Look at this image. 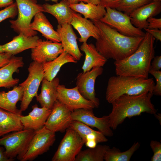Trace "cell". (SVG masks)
<instances>
[{
  "label": "cell",
  "instance_id": "obj_1",
  "mask_svg": "<svg viewBox=\"0 0 161 161\" xmlns=\"http://www.w3.org/2000/svg\"><path fill=\"white\" fill-rule=\"evenodd\" d=\"M92 22L100 32L96 48L107 59L117 61L127 58L137 49L144 37L126 36L100 21Z\"/></svg>",
  "mask_w": 161,
  "mask_h": 161
},
{
  "label": "cell",
  "instance_id": "obj_2",
  "mask_svg": "<svg viewBox=\"0 0 161 161\" xmlns=\"http://www.w3.org/2000/svg\"><path fill=\"white\" fill-rule=\"evenodd\" d=\"M155 38L147 32L137 49L127 58L115 61L116 75L148 78L151 63L155 57Z\"/></svg>",
  "mask_w": 161,
  "mask_h": 161
},
{
  "label": "cell",
  "instance_id": "obj_3",
  "mask_svg": "<svg viewBox=\"0 0 161 161\" xmlns=\"http://www.w3.org/2000/svg\"><path fill=\"white\" fill-rule=\"evenodd\" d=\"M152 93L145 92L136 95H123L111 103L112 109L108 115L111 129H116L127 117L138 116L143 112L155 115L157 111L152 103Z\"/></svg>",
  "mask_w": 161,
  "mask_h": 161
},
{
  "label": "cell",
  "instance_id": "obj_4",
  "mask_svg": "<svg viewBox=\"0 0 161 161\" xmlns=\"http://www.w3.org/2000/svg\"><path fill=\"white\" fill-rule=\"evenodd\" d=\"M155 85L153 78L131 76L117 75L110 77L106 91V99L111 103L124 94L136 95L145 92L153 93Z\"/></svg>",
  "mask_w": 161,
  "mask_h": 161
},
{
  "label": "cell",
  "instance_id": "obj_5",
  "mask_svg": "<svg viewBox=\"0 0 161 161\" xmlns=\"http://www.w3.org/2000/svg\"><path fill=\"white\" fill-rule=\"evenodd\" d=\"M18 16L15 20L9 21L10 27L18 34L27 36L36 35V31L32 30L30 25L32 18L37 13L44 12L43 6L35 0H16Z\"/></svg>",
  "mask_w": 161,
  "mask_h": 161
},
{
  "label": "cell",
  "instance_id": "obj_6",
  "mask_svg": "<svg viewBox=\"0 0 161 161\" xmlns=\"http://www.w3.org/2000/svg\"><path fill=\"white\" fill-rule=\"evenodd\" d=\"M35 133V131L32 129H23L2 136L0 138V146L4 147L6 157L13 160L17 157L21 161Z\"/></svg>",
  "mask_w": 161,
  "mask_h": 161
},
{
  "label": "cell",
  "instance_id": "obj_7",
  "mask_svg": "<svg viewBox=\"0 0 161 161\" xmlns=\"http://www.w3.org/2000/svg\"><path fill=\"white\" fill-rule=\"evenodd\" d=\"M106 13L100 21L120 33L132 37H144L145 33L131 23L129 15L115 9L105 8Z\"/></svg>",
  "mask_w": 161,
  "mask_h": 161
},
{
  "label": "cell",
  "instance_id": "obj_8",
  "mask_svg": "<svg viewBox=\"0 0 161 161\" xmlns=\"http://www.w3.org/2000/svg\"><path fill=\"white\" fill-rule=\"evenodd\" d=\"M28 70L27 78L19 84L23 88L20 109L22 112L28 108L33 98L38 95V88L44 77L42 64L33 61L30 64Z\"/></svg>",
  "mask_w": 161,
  "mask_h": 161
},
{
  "label": "cell",
  "instance_id": "obj_9",
  "mask_svg": "<svg viewBox=\"0 0 161 161\" xmlns=\"http://www.w3.org/2000/svg\"><path fill=\"white\" fill-rule=\"evenodd\" d=\"M54 155L52 161H75L84 142L74 129L69 127Z\"/></svg>",
  "mask_w": 161,
  "mask_h": 161
},
{
  "label": "cell",
  "instance_id": "obj_10",
  "mask_svg": "<svg viewBox=\"0 0 161 161\" xmlns=\"http://www.w3.org/2000/svg\"><path fill=\"white\" fill-rule=\"evenodd\" d=\"M56 139L55 133L44 126L35 131L27 151L21 161H31L48 151Z\"/></svg>",
  "mask_w": 161,
  "mask_h": 161
},
{
  "label": "cell",
  "instance_id": "obj_11",
  "mask_svg": "<svg viewBox=\"0 0 161 161\" xmlns=\"http://www.w3.org/2000/svg\"><path fill=\"white\" fill-rule=\"evenodd\" d=\"M102 67H96L85 72L78 73L76 77V86L81 94L91 101L95 108H98L100 101L96 96L95 83L96 80L103 72Z\"/></svg>",
  "mask_w": 161,
  "mask_h": 161
},
{
  "label": "cell",
  "instance_id": "obj_12",
  "mask_svg": "<svg viewBox=\"0 0 161 161\" xmlns=\"http://www.w3.org/2000/svg\"><path fill=\"white\" fill-rule=\"evenodd\" d=\"M57 100L72 112L79 109H93L95 108L91 101L81 94L76 86L68 88L59 84L57 88Z\"/></svg>",
  "mask_w": 161,
  "mask_h": 161
},
{
  "label": "cell",
  "instance_id": "obj_13",
  "mask_svg": "<svg viewBox=\"0 0 161 161\" xmlns=\"http://www.w3.org/2000/svg\"><path fill=\"white\" fill-rule=\"evenodd\" d=\"M72 112L57 100L44 126L48 130L55 133L64 132L69 127L73 120L71 116Z\"/></svg>",
  "mask_w": 161,
  "mask_h": 161
},
{
  "label": "cell",
  "instance_id": "obj_14",
  "mask_svg": "<svg viewBox=\"0 0 161 161\" xmlns=\"http://www.w3.org/2000/svg\"><path fill=\"white\" fill-rule=\"evenodd\" d=\"M71 116L72 120L78 121L89 126L95 127L106 137H111L113 135L109 124V115L98 117L95 116L93 109H80L72 112Z\"/></svg>",
  "mask_w": 161,
  "mask_h": 161
},
{
  "label": "cell",
  "instance_id": "obj_15",
  "mask_svg": "<svg viewBox=\"0 0 161 161\" xmlns=\"http://www.w3.org/2000/svg\"><path fill=\"white\" fill-rule=\"evenodd\" d=\"M63 51L61 43L41 39L36 46L31 49V58L33 61L43 64L53 60Z\"/></svg>",
  "mask_w": 161,
  "mask_h": 161
},
{
  "label": "cell",
  "instance_id": "obj_16",
  "mask_svg": "<svg viewBox=\"0 0 161 161\" xmlns=\"http://www.w3.org/2000/svg\"><path fill=\"white\" fill-rule=\"evenodd\" d=\"M56 31L59 33L63 49L77 61L79 60L83 54L80 52L77 42V37L70 24L57 26Z\"/></svg>",
  "mask_w": 161,
  "mask_h": 161
},
{
  "label": "cell",
  "instance_id": "obj_17",
  "mask_svg": "<svg viewBox=\"0 0 161 161\" xmlns=\"http://www.w3.org/2000/svg\"><path fill=\"white\" fill-rule=\"evenodd\" d=\"M161 12V1H154L143 5L134 10L129 15L131 24L141 30L147 28V20Z\"/></svg>",
  "mask_w": 161,
  "mask_h": 161
},
{
  "label": "cell",
  "instance_id": "obj_18",
  "mask_svg": "<svg viewBox=\"0 0 161 161\" xmlns=\"http://www.w3.org/2000/svg\"><path fill=\"white\" fill-rule=\"evenodd\" d=\"M70 24L78 32L80 37L79 41L81 43H87L88 38L91 37L96 40L100 36L98 27L91 21L83 17L80 14L74 13Z\"/></svg>",
  "mask_w": 161,
  "mask_h": 161
},
{
  "label": "cell",
  "instance_id": "obj_19",
  "mask_svg": "<svg viewBox=\"0 0 161 161\" xmlns=\"http://www.w3.org/2000/svg\"><path fill=\"white\" fill-rule=\"evenodd\" d=\"M32 110L27 116H21V121L24 129H32L35 131L44 127L51 113L52 109L44 107L39 108L37 104L32 106Z\"/></svg>",
  "mask_w": 161,
  "mask_h": 161
},
{
  "label": "cell",
  "instance_id": "obj_20",
  "mask_svg": "<svg viewBox=\"0 0 161 161\" xmlns=\"http://www.w3.org/2000/svg\"><path fill=\"white\" fill-rule=\"evenodd\" d=\"M24 65L22 57L12 55L9 62L0 68V87L10 89L16 85L19 80L13 78V75L19 71V69Z\"/></svg>",
  "mask_w": 161,
  "mask_h": 161
},
{
  "label": "cell",
  "instance_id": "obj_21",
  "mask_svg": "<svg viewBox=\"0 0 161 161\" xmlns=\"http://www.w3.org/2000/svg\"><path fill=\"white\" fill-rule=\"evenodd\" d=\"M18 34L10 42L2 45L4 52L14 55L26 49L34 48L41 39L37 35L27 36L23 34Z\"/></svg>",
  "mask_w": 161,
  "mask_h": 161
},
{
  "label": "cell",
  "instance_id": "obj_22",
  "mask_svg": "<svg viewBox=\"0 0 161 161\" xmlns=\"http://www.w3.org/2000/svg\"><path fill=\"white\" fill-rule=\"evenodd\" d=\"M41 92L36 97L41 107L52 109L57 100V88L60 80L55 77L51 81L44 78L42 82Z\"/></svg>",
  "mask_w": 161,
  "mask_h": 161
},
{
  "label": "cell",
  "instance_id": "obj_23",
  "mask_svg": "<svg viewBox=\"0 0 161 161\" xmlns=\"http://www.w3.org/2000/svg\"><path fill=\"white\" fill-rule=\"evenodd\" d=\"M42 6L44 12L53 16L60 25L70 24L73 14L76 12L70 8L67 0H62L60 2L53 4L46 3Z\"/></svg>",
  "mask_w": 161,
  "mask_h": 161
},
{
  "label": "cell",
  "instance_id": "obj_24",
  "mask_svg": "<svg viewBox=\"0 0 161 161\" xmlns=\"http://www.w3.org/2000/svg\"><path fill=\"white\" fill-rule=\"evenodd\" d=\"M30 27L32 30L40 32L47 40L55 43L61 42L59 33L54 30L42 12H39L35 15L33 21L31 23Z\"/></svg>",
  "mask_w": 161,
  "mask_h": 161
},
{
  "label": "cell",
  "instance_id": "obj_25",
  "mask_svg": "<svg viewBox=\"0 0 161 161\" xmlns=\"http://www.w3.org/2000/svg\"><path fill=\"white\" fill-rule=\"evenodd\" d=\"M23 88L21 86H15L13 89L7 92H0V108L17 114L22 115V112L17 108V103L21 101Z\"/></svg>",
  "mask_w": 161,
  "mask_h": 161
},
{
  "label": "cell",
  "instance_id": "obj_26",
  "mask_svg": "<svg viewBox=\"0 0 161 161\" xmlns=\"http://www.w3.org/2000/svg\"><path fill=\"white\" fill-rule=\"evenodd\" d=\"M80 49L84 52L85 55L82 67L83 72L89 71L94 67L103 66L107 61L92 43H83L80 47Z\"/></svg>",
  "mask_w": 161,
  "mask_h": 161
},
{
  "label": "cell",
  "instance_id": "obj_27",
  "mask_svg": "<svg viewBox=\"0 0 161 161\" xmlns=\"http://www.w3.org/2000/svg\"><path fill=\"white\" fill-rule=\"evenodd\" d=\"M21 116L0 108V137L23 129Z\"/></svg>",
  "mask_w": 161,
  "mask_h": 161
},
{
  "label": "cell",
  "instance_id": "obj_28",
  "mask_svg": "<svg viewBox=\"0 0 161 161\" xmlns=\"http://www.w3.org/2000/svg\"><path fill=\"white\" fill-rule=\"evenodd\" d=\"M77 61L71 55L63 51L57 57L53 60L42 64L44 72V78L51 81L56 77L61 67L68 63H77Z\"/></svg>",
  "mask_w": 161,
  "mask_h": 161
},
{
  "label": "cell",
  "instance_id": "obj_29",
  "mask_svg": "<svg viewBox=\"0 0 161 161\" xmlns=\"http://www.w3.org/2000/svg\"><path fill=\"white\" fill-rule=\"evenodd\" d=\"M70 8L75 12L83 15L84 18L92 21H100L105 14V7L99 5L81 1L79 3L70 4Z\"/></svg>",
  "mask_w": 161,
  "mask_h": 161
},
{
  "label": "cell",
  "instance_id": "obj_30",
  "mask_svg": "<svg viewBox=\"0 0 161 161\" xmlns=\"http://www.w3.org/2000/svg\"><path fill=\"white\" fill-rule=\"evenodd\" d=\"M69 127L78 134L85 143L89 141L95 140L97 143L107 142L106 136L99 131L93 130L86 124L78 121L73 120Z\"/></svg>",
  "mask_w": 161,
  "mask_h": 161
},
{
  "label": "cell",
  "instance_id": "obj_31",
  "mask_svg": "<svg viewBox=\"0 0 161 161\" xmlns=\"http://www.w3.org/2000/svg\"><path fill=\"white\" fill-rule=\"evenodd\" d=\"M109 148L108 145H98L94 148L81 150L75 161H103L105 153Z\"/></svg>",
  "mask_w": 161,
  "mask_h": 161
},
{
  "label": "cell",
  "instance_id": "obj_32",
  "mask_svg": "<svg viewBox=\"0 0 161 161\" xmlns=\"http://www.w3.org/2000/svg\"><path fill=\"white\" fill-rule=\"evenodd\" d=\"M140 146L139 142H135L129 149L122 152L115 147L112 148H110L105 153L104 160L106 161H129L132 155Z\"/></svg>",
  "mask_w": 161,
  "mask_h": 161
},
{
  "label": "cell",
  "instance_id": "obj_33",
  "mask_svg": "<svg viewBox=\"0 0 161 161\" xmlns=\"http://www.w3.org/2000/svg\"><path fill=\"white\" fill-rule=\"evenodd\" d=\"M153 1V0H121L115 9L129 15L136 9Z\"/></svg>",
  "mask_w": 161,
  "mask_h": 161
},
{
  "label": "cell",
  "instance_id": "obj_34",
  "mask_svg": "<svg viewBox=\"0 0 161 161\" xmlns=\"http://www.w3.org/2000/svg\"><path fill=\"white\" fill-rule=\"evenodd\" d=\"M16 2L0 10V23L8 18H14L18 14Z\"/></svg>",
  "mask_w": 161,
  "mask_h": 161
},
{
  "label": "cell",
  "instance_id": "obj_35",
  "mask_svg": "<svg viewBox=\"0 0 161 161\" xmlns=\"http://www.w3.org/2000/svg\"><path fill=\"white\" fill-rule=\"evenodd\" d=\"M150 146L154 153L151 158L152 161H161V143L156 140H151Z\"/></svg>",
  "mask_w": 161,
  "mask_h": 161
},
{
  "label": "cell",
  "instance_id": "obj_36",
  "mask_svg": "<svg viewBox=\"0 0 161 161\" xmlns=\"http://www.w3.org/2000/svg\"><path fill=\"white\" fill-rule=\"evenodd\" d=\"M149 73L153 75L156 80V84L154 85L153 91V95L157 96L161 95V71H155L150 70Z\"/></svg>",
  "mask_w": 161,
  "mask_h": 161
},
{
  "label": "cell",
  "instance_id": "obj_37",
  "mask_svg": "<svg viewBox=\"0 0 161 161\" xmlns=\"http://www.w3.org/2000/svg\"><path fill=\"white\" fill-rule=\"evenodd\" d=\"M148 26L147 28L161 30V18L151 17L147 20Z\"/></svg>",
  "mask_w": 161,
  "mask_h": 161
},
{
  "label": "cell",
  "instance_id": "obj_38",
  "mask_svg": "<svg viewBox=\"0 0 161 161\" xmlns=\"http://www.w3.org/2000/svg\"><path fill=\"white\" fill-rule=\"evenodd\" d=\"M121 0H98V4L106 8L115 9Z\"/></svg>",
  "mask_w": 161,
  "mask_h": 161
},
{
  "label": "cell",
  "instance_id": "obj_39",
  "mask_svg": "<svg viewBox=\"0 0 161 161\" xmlns=\"http://www.w3.org/2000/svg\"><path fill=\"white\" fill-rule=\"evenodd\" d=\"M151 63L150 70L160 71L161 68V56L154 57Z\"/></svg>",
  "mask_w": 161,
  "mask_h": 161
},
{
  "label": "cell",
  "instance_id": "obj_40",
  "mask_svg": "<svg viewBox=\"0 0 161 161\" xmlns=\"http://www.w3.org/2000/svg\"><path fill=\"white\" fill-rule=\"evenodd\" d=\"M12 56L6 52L0 53V68L5 66L9 62Z\"/></svg>",
  "mask_w": 161,
  "mask_h": 161
},
{
  "label": "cell",
  "instance_id": "obj_41",
  "mask_svg": "<svg viewBox=\"0 0 161 161\" xmlns=\"http://www.w3.org/2000/svg\"><path fill=\"white\" fill-rule=\"evenodd\" d=\"M146 32L151 34L155 38L161 41V30L146 28L144 29Z\"/></svg>",
  "mask_w": 161,
  "mask_h": 161
},
{
  "label": "cell",
  "instance_id": "obj_42",
  "mask_svg": "<svg viewBox=\"0 0 161 161\" xmlns=\"http://www.w3.org/2000/svg\"><path fill=\"white\" fill-rule=\"evenodd\" d=\"M5 149L0 146V161H12L13 160L8 158L5 155L4 151Z\"/></svg>",
  "mask_w": 161,
  "mask_h": 161
},
{
  "label": "cell",
  "instance_id": "obj_43",
  "mask_svg": "<svg viewBox=\"0 0 161 161\" xmlns=\"http://www.w3.org/2000/svg\"><path fill=\"white\" fill-rule=\"evenodd\" d=\"M13 3V0H0V8L7 7Z\"/></svg>",
  "mask_w": 161,
  "mask_h": 161
},
{
  "label": "cell",
  "instance_id": "obj_44",
  "mask_svg": "<svg viewBox=\"0 0 161 161\" xmlns=\"http://www.w3.org/2000/svg\"><path fill=\"white\" fill-rule=\"evenodd\" d=\"M82 1L86 3H91L95 5L98 4V0H78L79 2Z\"/></svg>",
  "mask_w": 161,
  "mask_h": 161
},
{
  "label": "cell",
  "instance_id": "obj_45",
  "mask_svg": "<svg viewBox=\"0 0 161 161\" xmlns=\"http://www.w3.org/2000/svg\"><path fill=\"white\" fill-rule=\"evenodd\" d=\"M69 4H76L78 3V0H67Z\"/></svg>",
  "mask_w": 161,
  "mask_h": 161
},
{
  "label": "cell",
  "instance_id": "obj_46",
  "mask_svg": "<svg viewBox=\"0 0 161 161\" xmlns=\"http://www.w3.org/2000/svg\"><path fill=\"white\" fill-rule=\"evenodd\" d=\"M156 114L154 115L157 119L159 121L161 122V114Z\"/></svg>",
  "mask_w": 161,
  "mask_h": 161
},
{
  "label": "cell",
  "instance_id": "obj_47",
  "mask_svg": "<svg viewBox=\"0 0 161 161\" xmlns=\"http://www.w3.org/2000/svg\"><path fill=\"white\" fill-rule=\"evenodd\" d=\"M4 52L3 49L2 45L0 44V53Z\"/></svg>",
  "mask_w": 161,
  "mask_h": 161
},
{
  "label": "cell",
  "instance_id": "obj_48",
  "mask_svg": "<svg viewBox=\"0 0 161 161\" xmlns=\"http://www.w3.org/2000/svg\"><path fill=\"white\" fill-rule=\"evenodd\" d=\"M46 1H52L54 2L55 3H57L58 0H45Z\"/></svg>",
  "mask_w": 161,
  "mask_h": 161
},
{
  "label": "cell",
  "instance_id": "obj_49",
  "mask_svg": "<svg viewBox=\"0 0 161 161\" xmlns=\"http://www.w3.org/2000/svg\"><path fill=\"white\" fill-rule=\"evenodd\" d=\"M153 1H156V2L161 1V0H153Z\"/></svg>",
  "mask_w": 161,
  "mask_h": 161
}]
</instances>
